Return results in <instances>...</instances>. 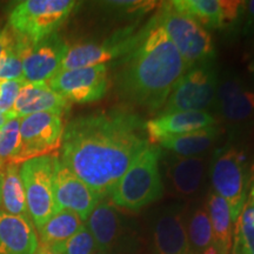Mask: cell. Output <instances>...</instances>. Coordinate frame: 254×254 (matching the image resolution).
Returning <instances> with one entry per match:
<instances>
[{"label": "cell", "instance_id": "obj_29", "mask_svg": "<svg viewBox=\"0 0 254 254\" xmlns=\"http://www.w3.org/2000/svg\"><path fill=\"white\" fill-rule=\"evenodd\" d=\"M20 147V118L11 117L0 127V167L13 163Z\"/></svg>", "mask_w": 254, "mask_h": 254}, {"label": "cell", "instance_id": "obj_21", "mask_svg": "<svg viewBox=\"0 0 254 254\" xmlns=\"http://www.w3.org/2000/svg\"><path fill=\"white\" fill-rule=\"evenodd\" d=\"M71 103L50 87L49 84H28L19 92L14 104V114L19 118L41 112L65 113Z\"/></svg>", "mask_w": 254, "mask_h": 254}, {"label": "cell", "instance_id": "obj_13", "mask_svg": "<svg viewBox=\"0 0 254 254\" xmlns=\"http://www.w3.org/2000/svg\"><path fill=\"white\" fill-rule=\"evenodd\" d=\"M153 254H190L186 231V209L183 205L165 206L151 222Z\"/></svg>", "mask_w": 254, "mask_h": 254}, {"label": "cell", "instance_id": "obj_9", "mask_svg": "<svg viewBox=\"0 0 254 254\" xmlns=\"http://www.w3.org/2000/svg\"><path fill=\"white\" fill-rule=\"evenodd\" d=\"M145 26L146 24L141 28L128 26L101 41H87L68 46L60 71L106 65V63L120 59L138 44Z\"/></svg>", "mask_w": 254, "mask_h": 254}, {"label": "cell", "instance_id": "obj_15", "mask_svg": "<svg viewBox=\"0 0 254 254\" xmlns=\"http://www.w3.org/2000/svg\"><path fill=\"white\" fill-rule=\"evenodd\" d=\"M55 198L58 209L74 212L84 222L101 201L100 196L75 176L58 154H55Z\"/></svg>", "mask_w": 254, "mask_h": 254}, {"label": "cell", "instance_id": "obj_26", "mask_svg": "<svg viewBox=\"0 0 254 254\" xmlns=\"http://www.w3.org/2000/svg\"><path fill=\"white\" fill-rule=\"evenodd\" d=\"M186 231L190 254H219L205 206L198 205L186 212Z\"/></svg>", "mask_w": 254, "mask_h": 254}, {"label": "cell", "instance_id": "obj_33", "mask_svg": "<svg viewBox=\"0 0 254 254\" xmlns=\"http://www.w3.org/2000/svg\"><path fill=\"white\" fill-rule=\"evenodd\" d=\"M243 33H254V0L245 1V8L243 14Z\"/></svg>", "mask_w": 254, "mask_h": 254}, {"label": "cell", "instance_id": "obj_7", "mask_svg": "<svg viewBox=\"0 0 254 254\" xmlns=\"http://www.w3.org/2000/svg\"><path fill=\"white\" fill-rule=\"evenodd\" d=\"M84 224L94 238L99 252L104 254L135 252L138 243L133 222L111 202L101 200Z\"/></svg>", "mask_w": 254, "mask_h": 254}, {"label": "cell", "instance_id": "obj_28", "mask_svg": "<svg viewBox=\"0 0 254 254\" xmlns=\"http://www.w3.org/2000/svg\"><path fill=\"white\" fill-rule=\"evenodd\" d=\"M30 44L19 39L13 34V39L6 50L0 63V80H24V52Z\"/></svg>", "mask_w": 254, "mask_h": 254}, {"label": "cell", "instance_id": "obj_27", "mask_svg": "<svg viewBox=\"0 0 254 254\" xmlns=\"http://www.w3.org/2000/svg\"><path fill=\"white\" fill-rule=\"evenodd\" d=\"M84 221L74 212L59 209L39 228L40 243L44 246H55L69 239L79 231Z\"/></svg>", "mask_w": 254, "mask_h": 254}, {"label": "cell", "instance_id": "obj_34", "mask_svg": "<svg viewBox=\"0 0 254 254\" xmlns=\"http://www.w3.org/2000/svg\"><path fill=\"white\" fill-rule=\"evenodd\" d=\"M12 39H13V33H12V31L9 30L8 26L0 30V63H1L2 58H4L6 50L8 49Z\"/></svg>", "mask_w": 254, "mask_h": 254}, {"label": "cell", "instance_id": "obj_20", "mask_svg": "<svg viewBox=\"0 0 254 254\" xmlns=\"http://www.w3.org/2000/svg\"><path fill=\"white\" fill-rule=\"evenodd\" d=\"M39 246L37 230L27 215L0 211V254H36Z\"/></svg>", "mask_w": 254, "mask_h": 254}, {"label": "cell", "instance_id": "obj_6", "mask_svg": "<svg viewBox=\"0 0 254 254\" xmlns=\"http://www.w3.org/2000/svg\"><path fill=\"white\" fill-rule=\"evenodd\" d=\"M28 218L39 230L59 211L55 198V154L30 159L20 164Z\"/></svg>", "mask_w": 254, "mask_h": 254}, {"label": "cell", "instance_id": "obj_37", "mask_svg": "<svg viewBox=\"0 0 254 254\" xmlns=\"http://www.w3.org/2000/svg\"><path fill=\"white\" fill-rule=\"evenodd\" d=\"M250 69H251V72H252L253 74H254V60H253L252 63H251V65H250Z\"/></svg>", "mask_w": 254, "mask_h": 254}, {"label": "cell", "instance_id": "obj_19", "mask_svg": "<svg viewBox=\"0 0 254 254\" xmlns=\"http://www.w3.org/2000/svg\"><path fill=\"white\" fill-rule=\"evenodd\" d=\"M215 101L228 122H244L254 116V91L247 90L238 75L226 74L218 81Z\"/></svg>", "mask_w": 254, "mask_h": 254}, {"label": "cell", "instance_id": "obj_12", "mask_svg": "<svg viewBox=\"0 0 254 254\" xmlns=\"http://www.w3.org/2000/svg\"><path fill=\"white\" fill-rule=\"evenodd\" d=\"M49 85L71 104L94 103L109 91L110 71L107 65L66 69L57 73Z\"/></svg>", "mask_w": 254, "mask_h": 254}, {"label": "cell", "instance_id": "obj_8", "mask_svg": "<svg viewBox=\"0 0 254 254\" xmlns=\"http://www.w3.org/2000/svg\"><path fill=\"white\" fill-rule=\"evenodd\" d=\"M218 73L214 65L205 63L190 68L177 82L159 114L183 111H205L217 100Z\"/></svg>", "mask_w": 254, "mask_h": 254}, {"label": "cell", "instance_id": "obj_22", "mask_svg": "<svg viewBox=\"0 0 254 254\" xmlns=\"http://www.w3.org/2000/svg\"><path fill=\"white\" fill-rule=\"evenodd\" d=\"M212 231H213L215 245L219 254H232L234 238V222L232 220L230 207L227 202L214 193L207 194L205 204Z\"/></svg>", "mask_w": 254, "mask_h": 254}, {"label": "cell", "instance_id": "obj_35", "mask_svg": "<svg viewBox=\"0 0 254 254\" xmlns=\"http://www.w3.org/2000/svg\"><path fill=\"white\" fill-rule=\"evenodd\" d=\"M36 254H60L53 246H39Z\"/></svg>", "mask_w": 254, "mask_h": 254}, {"label": "cell", "instance_id": "obj_24", "mask_svg": "<svg viewBox=\"0 0 254 254\" xmlns=\"http://www.w3.org/2000/svg\"><path fill=\"white\" fill-rule=\"evenodd\" d=\"M232 254H254V163L246 182L245 202L234 224Z\"/></svg>", "mask_w": 254, "mask_h": 254}, {"label": "cell", "instance_id": "obj_5", "mask_svg": "<svg viewBox=\"0 0 254 254\" xmlns=\"http://www.w3.org/2000/svg\"><path fill=\"white\" fill-rule=\"evenodd\" d=\"M158 17L189 68L212 62L215 56L213 39L204 26L189 15L178 12L172 2L161 5Z\"/></svg>", "mask_w": 254, "mask_h": 254}, {"label": "cell", "instance_id": "obj_30", "mask_svg": "<svg viewBox=\"0 0 254 254\" xmlns=\"http://www.w3.org/2000/svg\"><path fill=\"white\" fill-rule=\"evenodd\" d=\"M60 254H94L98 246L85 224L69 239L53 246Z\"/></svg>", "mask_w": 254, "mask_h": 254}, {"label": "cell", "instance_id": "obj_32", "mask_svg": "<svg viewBox=\"0 0 254 254\" xmlns=\"http://www.w3.org/2000/svg\"><path fill=\"white\" fill-rule=\"evenodd\" d=\"M155 2L153 1H136V0H129V1H106L103 2L105 8L116 14L123 15H142L146 12L151 11L154 7Z\"/></svg>", "mask_w": 254, "mask_h": 254}, {"label": "cell", "instance_id": "obj_18", "mask_svg": "<svg viewBox=\"0 0 254 254\" xmlns=\"http://www.w3.org/2000/svg\"><path fill=\"white\" fill-rule=\"evenodd\" d=\"M166 178L174 194L192 198L198 194L205 180V159L200 157H179L172 154L166 158Z\"/></svg>", "mask_w": 254, "mask_h": 254}, {"label": "cell", "instance_id": "obj_36", "mask_svg": "<svg viewBox=\"0 0 254 254\" xmlns=\"http://www.w3.org/2000/svg\"><path fill=\"white\" fill-rule=\"evenodd\" d=\"M12 117H13V116H12ZM8 118H11V117L6 116V114H4L2 112H0V127L4 125V124L6 123V120H7Z\"/></svg>", "mask_w": 254, "mask_h": 254}, {"label": "cell", "instance_id": "obj_17", "mask_svg": "<svg viewBox=\"0 0 254 254\" xmlns=\"http://www.w3.org/2000/svg\"><path fill=\"white\" fill-rule=\"evenodd\" d=\"M217 119L206 111H183L168 114H159L146 122V131L150 141L158 142L161 139L214 127Z\"/></svg>", "mask_w": 254, "mask_h": 254}, {"label": "cell", "instance_id": "obj_11", "mask_svg": "<svg viewBox=\"0 0 254 254\" xmlns=\"http://www.w3.org/2000/svg\"><path fill=\"white\" fill-rule=\"evenodd\" d=\"M63 113L41 112L20 118V147L14 164L50 155L62 145L64 134Z\"/></svg>", "mask_w": 254, "mask_h": 254}, {"label": "cell", "instance_id": "obj_31", "mask_svg": "<svg viewBox=\"0 0 254 254\" xmlns=\"http://www.w3.org/2000/svg\"><path fill=\"white\" fill-rule=\"evenodd\" d=\"M25 85L24 80H0V112L12 117L19 92Z\"/></svg>", "mask_w": 254, "mask_h": 254}, {"label": "cell", "instance_id": "obj_2", "mask_svg": "<svg viewBox=\"0 0 254 254\" xmlns=\"http://www.w3.org/2000/svg\"><path fill=\"white\" fill-rule=\"evenodd\" d=\"M189 69L157 13L146 23L138 44L117 64L114 85L124 103L153 114L160 112Z\"/></svg>", "mask_w": 254, "mask_h": 254}, {"label": "cell", "instance_id": "obj_10", "mask_svg": "<svg viewBox=\"0 0 254 254\" xmlns=\"http://www.w3.org/2000/svg\"><path fill=\"white\" fill-rule=\"evenodd\" d=\"M211 182L213 192L227 202L232 220L236 224L246 195L243 152L228 145L218 148L211 161Z\"/></svg>", "mask_w": 254, "mask_h": 254}, {"label": "cell", "instance_id": "obj_38", "mask_svg": "<svg viewBox=\"0 0 254 254\" xmlns=\"http://www.w3.org/2000/svg\"><path fill=\"white\" fill-rule=\"evenodd\" d=\"M94 254H104V253H101V252H99V251H98V252H95Z\"/></svg>", "mask_w": 254, "mask_h": 254}, {"label": "cell", "instance_id": "obj_23", "mask_svg": "<svg viewBox=\"0 0 254 254\" xmlns=\"http://www.w3.org/2000/svg\"><path fill=\"white\" fill-rule=\"evenodd\" d=\"M0 211L11 215L28 217L20 165L8 163L0 167Z\"/></svg>", "mask_w": 254, "mask_h": 254}, {"label": "cell", "instance_id": "obj_14", "mask_svg": "<svg viewBox=\"0 0 254 254\" xmlns=\"http://www.w3.org/2000/svg\"><path fill=\"white\" fill-rule=\"evenodd\" d=\"M68 45L58 33L28 45L25 49L24 81L28 84H49L60 72Z\"/></svg>", "mask_w": 254, "mask_h": 254}, {"label": "cell", "instance_id": "obj_1", "mask_svg": "<svg viewBox=\"0 0 254 254\" xmlns=\"http://www.w3.org/2000/svg\"><path fill=\"white\" fill-rule=\"evenodd\" d=\"M150 146L141 117L129 110L116 109L68 122L64 128L59 158L105 200Z\"/></svg>", "mask_w": 254, "mask_h": 254}, {"label": "cell", "instance_id": "obj_16", "mask_svg": "<svg viewBox=\"0 0 254 254\" xmlns=\"http://www.w3.org/2000/svg\"><path fill=\"white\" fill-rule=\"evenodd\" d=\"M173 7L201 26L228 30L243 20L245 1L238 0H174Z\"/></svg>", "mask_w": 254, "mask_h": 254}, {"label": "cell", "instance_id": "obj_25", "mask_svg": "<svg viewBox=\"0 0 254 254\" xmlns=\"http://www.w3.org/2000/svg\"><path fill=\"white\" fill-rule=\"evenodd\" d=\"M220 131L217 126L161 139L158 144L179 157H196L205 153L218 140Z\"/></svg>", "mask_w": 254, "mask_h": 254}, {"label": "cell", "instance_id": "obj_3", "mask_svg": "<svg viewBox=\"0 0 254 254\" xmlns=\"http://www.w3.org/2000/svg\"><path fill=\"white\" fill-rule=\"evenodd\" d=\"M161 147L150 146L114 186L110 199L117 207L128 211H139L164 194L159 163Z\"/></svg>", "mask_w": 254, "mask_h": 254}, {"label": "cell", "instance_id": "obj_4", "mask_svg": "<svg viewBox=\"0 0 254 254\" xmlns=\"http://www.w3.org/2000/svg\"><path fill=\"white\" fill-rule=\"evenodd\" d=\"M77 5L73 0H24L12 9L8 27L15 37L32 45L57 33Z\"/></svg>", "mask_w": 254, "mask_h": 254}]
</instances>
